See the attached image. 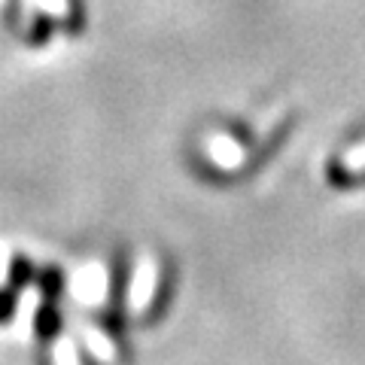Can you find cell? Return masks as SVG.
Masks as SVG:
<instances>
[{"mask_svg":"<svg viewBox=\"0 0 365 365\" xmlns=\"http://www.w3.org/2000/svg\"><path fill=\"white\" fill-rule=\"evenodd\" d=\"M362 146H365V140H362ZM341 170H347V177H353V180H365V150H362V158H356V162L344 165Z\"/></svg>","mask_w":365,"mask_h":365,"instance_id":"6da1fadb","label":"cell"}]
</instances>
